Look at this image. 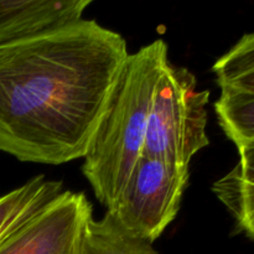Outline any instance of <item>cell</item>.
<instances>
[{
	"mask_svg": "<svg viewBox=\"0 0 254 254\" xmlns=\"http://www.w3.org/2000/svg\"><path fill=\"white\" fill-rule=\"evenodd\" d=\"M189 168L141 155L107 213L124 232L153 245L178 216Z\"/></svg>",
	"mask_w": 254,
	"mask_h": 254,
	"instance_id": "4",
	"label": "cell"
},
{
	"mask_svg": "<svg viewBox=\"0 0 254 254\" xmlns=\"http://www.w3.org/2000/svg\"><path fill=\"white\" fill-rule=\"evenodd\" d=\"M62 181L37 175L20 188L0 196V246L36 217L64 192Z\"/></svg>",
	"mask_w": 254,
	"mask_h": 254,
	"instance_id": "7",
	"label": "cell"
},
{
	"mask_svg": "<svg viewBox=\"0 0 254 254\" xmlns=\"http://www.w3.org/2000/svg\"><path fill=\"white\" fill-rule=\"evenodd\" d=\"M78 254H159L153 245L124 232L108 213L87 222Z\"/></svg>",
	"mask_w": 254,
	"mask_h": 254,
	"instance_id": "9",
	"label": "cell"
},
{
	"mask_svg": "<svg viewBox=\"0 0 254 254\" xmlns=\"http://www.w3.org/2000/svg\"><path fill=\"white\" fill-rule=\"evenodd\" d=\"M92 208L83 192L64 191L2 243L0 254H78Z\"/></svg>",
	"mask_w": 254,
	"mask_h": 254,
	"instance_id": "5",
	"label": "cell"
},
{
	"mask_svg": "<svg viewBox=\"0 0 254 254\" xmlns=\"http://www.w3.org/2000/svg\"><path fill=\"white\" fill-rule=\"evenodd\" d=\"M169 64L168 45L161 39L129 54L124 62L82 164L104 207H111L143 155L154 91Z\"/></svg>",
	"mask_w": 254,
	"mask_h": 254,
	"instance_id": "2",
	"label": "cell"
},
{
	"mask_svg": "<svg viewBox=\"0 0 254 254\" xmlns=\"http://www.w3.org/2000/svg\"><path fill=\"white\" fill-rule=\"evenodd\" d=\"M235 168L216 181L212 191L232 213L238 228L254 240V146L238 149Z\"/></svg>",
	"mask_w": 254,
	"mask_h": 254,
	"instance_id": "8",
	"label": "cell"
},
{
	"mask_svg": "<svg viewBox=\"0 0 254 254\" xmlns=\"http://www.w3.org/2000/svg\"><path fill=\"white\" fill-rule=\"evenodd\" d=\"M128 55L121 34L86 19L0 45V151L46 165L83 159Z\"/></svg>",
	"mask_w": 254,
	"mask_h": 254,
	"instance_id": "1",
	"label": "cell"
},
{
	"mask_svg": "<svg viewBox=\"0 0 254 254\" xmlns=\"http://www.w3.org/2000/svg\"><path fill=\"white\" fill-rule=\"evenodd\" d=\"M221 89L254 96V31L243 35L212 67Z\"/></svg>",
	"mask_w": 254,
	"mask_h": 254,
	"instance_id": "11",
	"label": "cell"
},
{
	"mask_svg": "<svg viewBox=\"0 0 254 254\" xmlns=\"http://www.w3.org/2000/svg\"><path fill=\"white\" fill-rule=\"evenodd\" d=\"M92 0H0V45L83 19Z\"/></svg>",
	"mask_w": 254,
	"mask_h": 254,
	"instance_id": "6",
	"label": "cell"
},
{
	"mask_svg": "<svg viewBox=\"0 0 254 254\" xmlns=\"http://www.w3.org/2000/svg\"><path fill=\"white\" fill-rule=\"evenodd\" d=\"M218 124L238 149L254 146V96L221 89L215 103Z\"/></svg>",
	"mask_w": 254,
	"mask_h": 254,
	"instance_id": "10",
	"label": "cell"
},
{
	"mask_svg": "<svg viewBox=\"0 0 254 254\" xmlns=\"http://www.w3.org/2000/svg\"><path fill=\"white\" fill-rule=\"evenodd\" d=\"M210 94L198 91L190 69L170 62L154 91L143 155L190 165L210 144L206 130Z\"/></svg>",
	"mask_w": 254,
	"mask_h": 254,
	"instance_id": "3",
	"label": "cell"
}]
</instances>
